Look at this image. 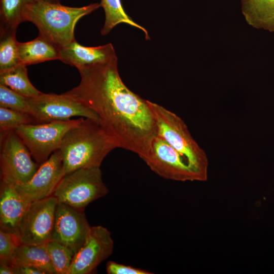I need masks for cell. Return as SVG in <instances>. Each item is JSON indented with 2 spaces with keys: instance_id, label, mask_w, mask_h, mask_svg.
Here are the masks:
<instances>
[{
  "instance_id": "1",
  "label": "cell",
  "mask_w": 274,
  "mask_h": 274,
  "mask_svg": "<svg viewBox=\"0 0 274 274\" xmlns=\"http://www.w3.org/2000/svg\"><path fill=\"white\" fill-rule=\"evenodd\" d=\"M78 70L80 83L65 93L94 111L119 148L141 158L156 135V122L148 100L123 83L117 58Z\"/></svg>"
},
{
  "instance_id": "2",
  "label": "cell",
  "mask_w": 274,
  "mask_h": 274,
  "mask_svg": "<svg viewBox=\"0 0 274 274\" xmlns=\"http://www.w3.org/2000/svg\"><path fill=\"white\" fill-rule=\"evenodd\" d=\"M117 148V141L99 122L84 118L62 141L59 150L64 175L82 168L100 167L107 155Z\"/></svg>"
},
{
  "instance_id": "3",
  "label": "cell",
  "mask_w": 274,
  "mask_h": 274,
  "mask_svg": "<svg viewBox=\"0 0 274 274\" xmlns=\"http://www.w3.org/2000/svg\"><path fill=\"white\" fill-rule=\"evenodd\" d=\"M100 7L101 4L97 3L71 7L60 3L31 2L24 8L23 22L33 23L39 30V35L60 48L76 40L74 30L77 22Z\"/></svg>"
},
{
  "instance_id": "4",
  "label": "cell",
  "mask_w": 274,
  "mask_h": 274,
  "mask_svg": "<svg viewBox=\"0 0 274 274\" xmlns=\"http://www.w3.org/2000/svg\"><path fill=\"white\" fill-rule=\"evenodd\" d=\"M156 124V135L183 155L206 181L208 160L183 119L163 107L148 100Z\"/></svg>"
},
{
  "instance_id": "5",
  "label": "cell",
  "mask_w": 274,
  "mask_h": 274,
  "mask_svg": "<svg viewBox=\"0 0 274 274\" xmlns=\"http://www.w3.org/2000/svg\"><path fill=\"white\" fill-rule=\"evenodd\" d=\"M109 192L100 167L82 168L65 175L52 196L58 202L84 210L90 203Z\"/></svg>"
},
{
  "instance_id": "6",
  "label": "cell",
  "mask_w": 274,
  "mask_h": 274,
  "mask_svg": "<svg viewBox=\"0 0 274 274\" xmlns=\"http://www.w3.org/2000/svg\"><path fill=\"white\" fill-rule=\"evenodd\" d=\"M83 119L80 117L77 119L25 124L13 130L24 142L33 160L40 165L59 149L66 133L79 124Z\"/></svg>"
},
{
  "instance_id": "7",
  "label": "cell",
  "mask_w": 274,
  "mask_h": 274,
  "mask_svg": "<svg viewBox=\"0 0 274 274\" xmlns=\"http://www.w3.org/2000/svg\"><path fill=\"white\" fill-rule=\"evenodd\" d=\"M150 169L162 178L176 181H204L188 160L164 140L156 135L141 158Z\"/></svg>"
},
{
  "instance_id": "8",
  "label": "cell",
  "mask_w": 274,
  "mask_h": 274,
  "mask_svg": "<svg viewBox=\"0 0 274 274\" xmlns=\"http://www.w3.org/2000/svg\"><path fill=\"white\" fill-rule=\"evenodd\" d=\"M22 140L12 130L1 132V181L14 185L29 181L40 165Z\"/></svg>"
},
{
  "instance_id": "9",
  "label": "cell",
  "mask_w": 274,
  "mask_h": 274,
  "mask_svg": "<svg viewBox=\"0 0 274 274\" xmlns=\"http://www.w3.org/2000/svg\"><path fill=\"white\" fill-rule=\"evenodd\" d=\"M30 114L36 124L71 119L80 117L100 122L97 115L72 96L65 94L44 93L27 97Z\"/></svg>"
},
{
  "instance_id": "10",
  "label": "cell",
  "mask_w": 274,
  "mask_h": 274,
  "mask_svg": "<svg viewBox=\"0 0 274 274\" xmlns=\"http://www.w3.org/2000/svg\"><path fill=\"white\" fill-rule=\"evenodd\" d=\"M57 203L54 196L31 202L18 228L21 244L44 245L51 240Z\"/></svg>"
},
{
  "instance_id": "11",
  "label": "cell",
  "mask_w": 274,
  "mask_h": 274,
  "mask_svg": "<svg viewBox=\"0 0 274 274\" xmlns=\"http://www.w3.org/2000/svg\"><path fill=\"white\" fill-rule=\"evenodd\" d=\"M114 242L110 232L102 226L91 227L79 250L74 254L68 274H89L112 253Z\"/></svg>"
},
{
  "instance_id": "12",
  "label": "cell",
  "mask_w": 274,
  "mask_h": 274,
  "mask_svg": "<svg viewBox=\"0 0 274 274\" xmlns=\"http://www.w3.org/2000/svg\"><path fill=\"white\" fill-rule=\"evenodd\" d=\"M83 211L58 202L56 208L51 240L65 246L74 254L84 243L91 227Z\"/></svg>"
},
{
  "instance_id": "13",
  "label": "cell",
  "mask_w": 274,
  "mask_h": 274,
  "mask_svg": "<svg viewBox=\"0 0 274 274\" xmlns=\"http://www.w3.org/2000/svg\"><path fill=\"white\" fill-rule=\"evenodd\" d=\"M64 176L61 155L58 149L40 165L29 181L14 186L26 200L32 202L52 196Z\"/></svg>"
},
{
  "instance_id": "14",
  "label": "cell",
  "mask_w": 274,
  "mask_h": 274,
  "mask_svg": "<svg viewBox=\"0 0 274 274\" xmlns=\"http://www.w3.org/2000/svg\"><path fill=\"white\" fill-rule=\"evenodd\" d=\"M116 58V52L111 43L97 47H85L75 40L59 48V60L78 70Z\"/></svg>"
},
{
  "instance_id": "15",
  "label": "cell",
  "mask_w": 274,
  "mask_h": 274,
  "mask_svg": "<svg viewBox=\"0 0 274 274\" xmlns=\"http://www.w3.org/2000/svg\"><path fill=\"white\" fill-rule=\"evenodd\" d=\"M30 203L17 191L14 185L1 181V229L18 235L21 221Z\"/></svg>"
},
{
  "instance_id": "16",
  "label": "cell",
  "mask_w": 274,
  "mask_h": 274,
  "mask_svg": "<svg viewBox=\"0 0 274 274\" xmlns=\"http://www.w3.org/2000/svg\"><path fill=\"white\" fill-rule=\"evenodd\" d=\"M59 48L40 35L29 42H19L20 63L28 65L59 59Z\"/></svg>"
},
{
  "instance_id": "17",
  "label": "cell",
  "mask_w": 274,
  "mask_h": 274,
  "mask_svg": "<svg viewBox=\"0 0 274 274\" xmlns=\"http://www.w3.org/2000/svg\"><path fill=\"white\" fill-rule=\"evenodd\" d=\"M247 22L257 29L274 32V0H241Z\"/></svg>"
},
{
  "instance_id": "18",
  "label": "cell",
  "mask_w": 274,
  "mask_h": 274,
  "mask_svg": "<svg viewBox=\"0 0 274 274\" xmlns=\"http://www.w3.org/2000/svg\"><path fill=\"white\" fill-rule=\"evenodd\" d=\"M12 265L31 266L45 270L47 274H56L45 244H20Z\"/></svg>"
},
{
  "instance_id": "19",
  "label": "cell",
  "mask_w": 274,
  "mask_h": 274,
  "mask_svg": "<svg viewBox=\"0 0 274 274\" xmlns=\"http://www.w3.org/2000/svg\"><path fill=\"white\" fill-rule=\"evenodd\" d=\"M25 64L20 63L9 70L0 72V84L27 97H33L40 94L29 81Z\"/></svg>"
},
{
  "instance_id": "20",
  "label": "cell",
  "mask_w": 274,
  "mask_h": 274,
  "mask_svg": "<svg viewBox=\"0 0 274 274\" xmlns=\"http://www.w3.org/2000/svg\"><path fill=\"white\" fill-rule=\"evenodd\" d=\"M100 4L105 13V24L100 31L102 35L105 36L109 33L117 25L125 23L143 31L145 35V39H150L147 30L134 22L126 14L121 0H101Z\"/></svg>"
},
{
  "instance_id": "21",
  "label": "cell",
  "mask_w": 274,
  "mask_h": 274,
  "mask_svg": "<svg viewBox=\"0 0 274 274\" xmlns=\"http://www.w3.org/2000/svg\"><path fill=\"white\" fill-rule=\"evenodd\" d=\"M29 2V0H0V32L16 30L23 22V11Z\"/></svg>"
},
{
  "instance_id": "22",
  "label": "cell",
  "mask_w": 274,
  "mask_h": 274,
  "mask_svg": "<svg viewBox=\"0 0 274 274\" xmlns=\"http://www.w3.org/2000/svg\"><path fill=\"white\" fill-rule=\"evenodd\" d=\"M16 30L1 32L0 72L13 68L20 63Z\"/></svg>"
},
{
  "instance_id": "23",
  "label": "cell",
  "mask_w": 274,
  "mask_h": 274,
  "mask_svg": "<svg viewBox=\"0 0 274 274\" xmlns=\"http://www.w3.org/2000/svg\"><path fill=\"white\" fill-rule=\"evenodd\" d=\"M45 245L56 274H68L74 252L54 241L51 240Z\"/></svg>"
},
{
  "instance_id": "24",
  "label": "cell",
  "mask_w": 274,
  "mask_h": 274,
  "mask_svg": "<svg viewBox=\"0 0 274 274\" xmlns=\"http://www.w3.org/2000/svg\"><path fill=\"white\" fill-rule=\"evenodd\" d=\"M36 124L29 113L0 107V132L14 130L25 124Z\"/></svg>"
},
{
  "instance_id": "25",
  "label": "cell",
  "mask_w": 274,
  "mask_h": 274,
  "mask_svg": "<svg viewBox=\"0 0 274 274\" xmlns=\"http://www.w3.org/2000/svg\"><path fill=\"white\" fill-rule=\"evenodd\" d=\"M21 244L17 234L0 230V263L12 265L16 252Z\"/></svg>"
},
{
  "instance_id": "26",
  "label": "cell",
  "mask_w": 274,
  "mask_h": 274,
  "mask_svg": "<svg viewBox=\"0 0 274 274\" xmlns=\"http://www.w3.org/2000/svg\"><path fill=\"white\" fill-rule=\"evenodd\" d=\"M0 107L30 114L27 97L0 84Z\"/></svg>"
},
{
  "instance_id": "27",
  "label": "cell",
  "mask_w": 274,
  "mask_h": 274,
  "mask_svg": "<svg viewBox=\"0 0 274 274\" xmlns=\"http://www.w3.org/2000/svg\"><path fill=\"white\" fill-rule=\"evenodd\" d=\"M108 274H152L150 271L109 261L106 264Z\"/></svg>"
},
{
  "instance_id": "28",
  "label": "cell",
  "mask_w": 274,
  "mask_h": 274,
  "mask_svg": "<svg viewBox=\"0 0 274 274\" xmlns=\"http://www.w3.org/2000/svg\"><path fill=\"white\" fill-rule=\"evenodd\" d=\"M16 274H47L44 270L27 265H13Z\"/></svg>"
},
{
  "instance_id": "29",
  "label": "cell",
  "mask_w": 274,
  "mask_h": 274,
  "mask_svg": "<svg viewBox=\"0 0 274 274\" xmlns=\"http://www.w3.org/2000/svg\"><path fill=\"white\" fill-rule=\"evenodd\" d=\"M0 273L16 274V272L12 265L0 263Z\"/></svg>"
},
{
  "instance_id": "30",
  "label": "cell",
  "mask_w": 274,
  "mask_h": 274,
  "mask_svg": "<svg viewBox=\"0 0 274 274\" xmlns=\"http://www.w3.org/2000/svg\"><path fill=\"white\" fill-rule=\"evenodd\" d=\"M60 1V0H29L30 2L42 1L49 3H59Z\"/></svg>"
}]
</instances>
